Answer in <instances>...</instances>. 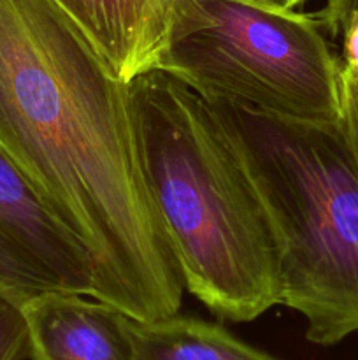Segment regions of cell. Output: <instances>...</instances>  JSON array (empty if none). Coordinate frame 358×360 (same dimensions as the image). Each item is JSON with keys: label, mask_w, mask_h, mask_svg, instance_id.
Returning <instances> with one entry per match:
<instances>
[{"label": "cell", "mask_w": 358, "mask_h": 360, "mask_svg": "<svg viewBox=\"0 0 358 360\" xmlns=\"http://www.w3.org/2000/svg\"><path fill=\"white\" fill-rule=\"evenodd\" d=\"M344 77V76H343ZM344 129L358 162V84L344 77Z\"/></svg>", "instance_id": "12"}, {"label": "cell", "mask_w": 358, "mask_h": 360, "mask_svg": "<svg viewBox=\"0 0 358 360\" xmlns=\"http://www.w3.org/2000/svg\"><path fill=\"white\" fill-rule=\"evenodd\" d=\"M137 360H281L244 343L225 327L179 313L130 322Z\"/></svg>", "instance_id": "8"}, {"label": "cell", "mask_w": 358, "mask_h": 360, "mask_svg": "<svg viewBox=\"0 0 358 360\" xmlns=\"http://www.w3.org/2000/svg\"><path fill=\"white\" fill-rule=\"evenodd\" d=\"M0 150L86 245L95 299L139 322L179 313L128 83L55 0H0Z\"/></svg>", "instance_id": "1"}, {"label": "cell", "mask_w": 358, "mask_h": 360, "mask_svg": "<svg viewBox=\"0 0 358 360\" xmlns=\"http://www.w3.org/2000/svg\"><path fill=\"white\" fill-rule=\"evenodd\" d=\"M154 69L207 101L343 123L344 77L319 18L256 0H174Z\"/></svg>", "instance_id": "4"}, {"label": "cell", "mask_w": 358, "mask_h": 360, "mask_svg": "<svg viewBox=\"0 0 358 360\" xmlns=\"http://www.w3.org/2000/svg\"><path fill=\"white\" fill-rule=\"evenodd\" d=\"M46 290L93 297V259L0 150V294L21 304Z\"/></svg>", "instance_id": "5"}, {"label": "cell", "mask_w": 358, "mask_h": 360, "mask_svg": "<svg viewBox=\"0 0 358 360\" xmlns=\"http://www.w3.org/2000/svg\"><path fill=\"white\" fill-rule=\"evenodd\" d=\"M248 169L281 252V304L311 343L358 333V162L344 123H311L209 101Z\"/></svg>", "instance_id": "3"}, {"label": "cell", "mask_w": 358, "mask_h": 360, "mask_svg": "<svg viewBox=\"0 0 358 360\" xmlns=\"http://www.w3.org/2000/svg\"><path fill=\"white\" fill-rule=\"evenodd\" d=\"M340 37H343V53L339 58L343 76L358 84V14L347 21Z\"/></svg>", "instance_id": "11"}, {"label": "cell", "mask_w": 358, "mask_h": 360, "mask_svg": "<svg viewBox=\"0 0 358 360\" xmlns=\"http://www.w3.org/2000/svg\"><path fill=\"white\" fill-rule=\"evenodd\" d=\"M20 306L32 360H137L132 319L107 302L46 290Z\"/></svg>", "instance_id": "6"}, {"label": "cell", "mask_w": 358, "mask_h": 360, "mask_svg": "<svg viewBox=\"0 0 358 360\" xmlns=\"http://www.w3.org/2000/svg\"><path fill=\"white\" fill-rule=\"evenodd\" d=\"M30 357L28 327L21 306L0 294V360Z\"/></svg>", "instance_id": "9"}, {"label": "cell", "mask_w": 358, "mask_h": 360, "mask_svg": "<svg viewBox=\"0 0 358 360\" xmlns=\"http://www.w3.org/2000/svg\"><path fill=\"white\" fill-rule=\"evenodd\" d=\"M358 14V0H325V6L316 16L332 37H340L347 21Z\"/></svg>", "instance_id": "10"}, {"label": "cell", "mask_w": 358, "mask_h": 360, "mask_svg": "<svg viewBox=\"0 0 358 360\" xmlns=\"http://www.w3.org/2000/svg\"><path fill=\"white\" fill-rule=\"evenodd\" d=\"M256 2H262L270 7H277V9H295V7L300 6L304 0H256Z\"/></svg>", "instance_id": "13"}, {"label": "cell", "mask_w": 358, "mask_h": 360, "mask_svg": "<svg viewBox=\"0 0 358 360\" xmlns=\"http://www.w3.org/2000/svg\"><path fill=\"white\" fill-rule=\"evenodd\" d=\"M128 95L147 195L186 290L232 322L281 304L279 241L211 102L160 69L133 77Z\"/></svg>", "instance_id": "2"}, {"label": "cell", "mask_w": 358, "mask_h": 360, "mask_svg": "<svg viewBox=\"0 0 358 360\" xmlns=\"http://www.w3.org/2000/svg\"><path fill=\"white\" fill-rule=\"evenodd\" d=\"M125 83L154 69L174 0H55Z\"/></svg>", "instance_id": "7"}]
</instances>
